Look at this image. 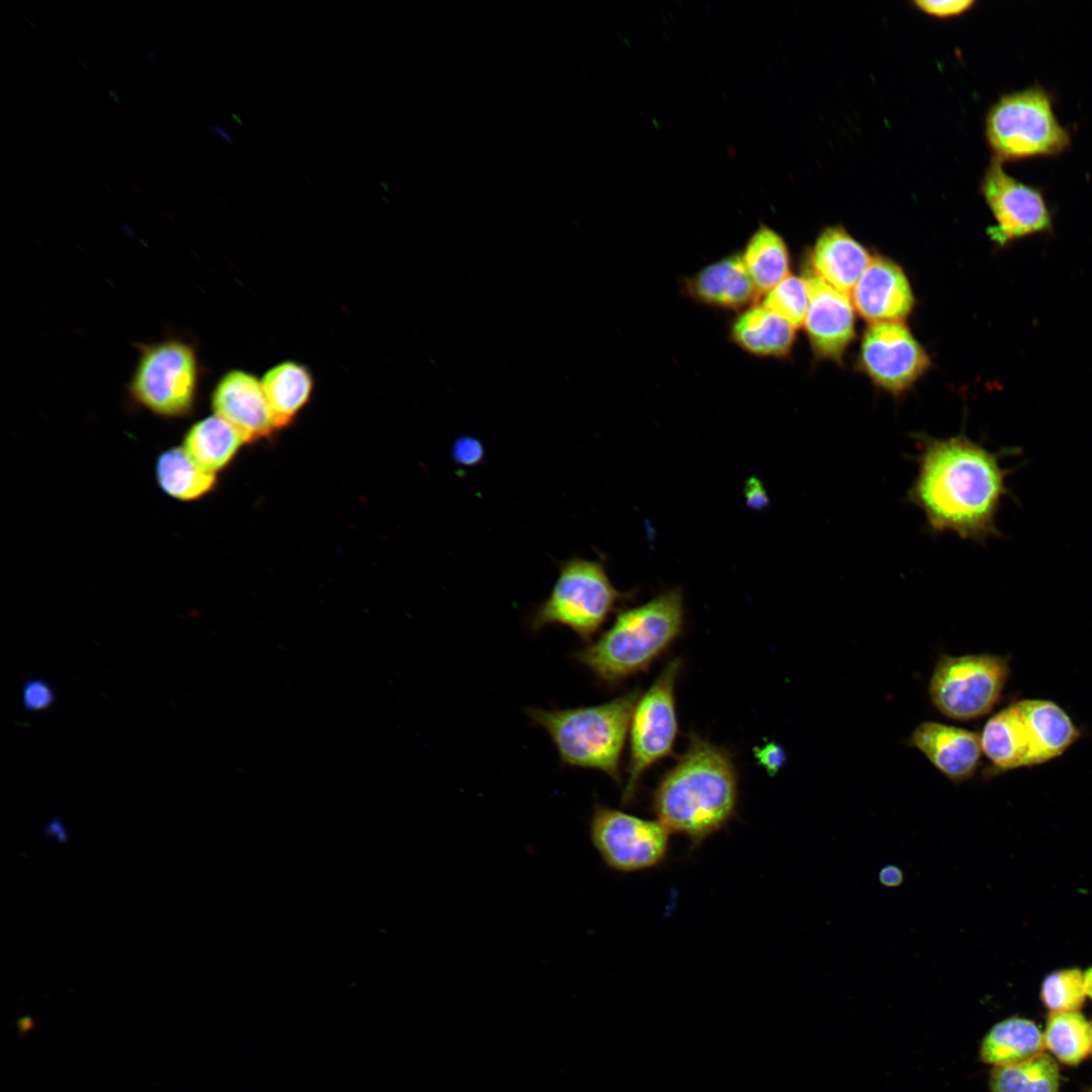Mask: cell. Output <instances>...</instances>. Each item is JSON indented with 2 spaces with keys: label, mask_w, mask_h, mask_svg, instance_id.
<instances>
[{
  "label": "cell",
  "mask_w": 1092,
  "mask_h": 1092,
  "mask_svg": "<svg viewBox=\"0 0 1092 1092\" xmlns=\"http://www.w3.org/2000/svg\"><path fill=\"white\" fill-rule=\"evenodd\" d=\"M52 686L41 677H32L22 684V706L26 712H40L55 703Z\"/></svg>",
  "instance_id": "obj_31"
},
{
  "label": "cell",
  "mask_w": 1092,
  "mask_h": 1092,
  "mask_svg": "<svg viewBox=\"0 0 1092 1092\" xmlns=\"http://www.w3.org/2000/svg\"><path fill=\"white\" fill-rule=\"evenodd\" d=\"M980 736L982 750L992 762L994 771L1038 764L1029 731L1016 703L991 717Z\"/></svg>",
  "instance_id": "obj_19"
},
{
  "label": "cell",
  "mask_w": 1092,
  "mask_h": 1092,
  "mask_svg": "<svg viewBox=\"0 0 1092 1092\" xmlns=\"http://www.w3.org/2000/svg\"><path fill=\"white\" fill-rule=\"evenodd\" d=\"M1043 1041L1060 1062L1076 1066L1091 1053L1090 1022L1079 1011L1050 1012Z\"/></svg>",
  "instance_id": "obj_28"
},
{
  "label": "cell",
  "mask_w": 1092,
  "mask_h": 1092,
  "mask_svg": "<svg viewBox=\"0 0 1092 1092\" xmlns=\"http://www.w3.org/2000/svg\"><path fill=\"white\" fill-rule=\"evenodd\" d=\"M199 365L195 350L180 339L140 347L128 391L132 400L165 419L192 413L197 398Z\"/></svg>",
  "instance_id": "obj_7"
},
{
  "label": "cell",
  "mask_w": 1092,
  "mask_h": 1092,
  "mask_svg": "<svg viewBox=\"0 0 1092 1092\" xmlns=\"http://www.w3.org/2000/svg\"><path fill=\"white\" fill-rule=\"evenodd\" d=\"M211 405L214 415L230 423L246 442L276 429L261 380L248 372L225 373L212 391Z\"/></svg>",
  "instance_id": "obj_15"
},
{
  "label": "cell",
  "mask_w": 1092,
  "mask_h": 1092,
  "mask_svg": "<svg viewBox=\"0 0 1092 1092\" xmlns=\"http://www.w3.org/2000/svg\"><path fill=\"white\" fill-rule=\"evenodd\" d=\"M809 306L804 326L815 355L839 361L854 336L850 297L818 276L807 278Z\"/></svg>",
  "instance_id": "obj_13"
},
{
  "label": "cell",
  "mask_w": 1092,
  "mask_h": 1092,
  "mask_svg": "<svg viewBox=\"0 0 1092 1092\" xmlns=\"http://www.w3.org/2000/svg\"><path fill=\"white\" fill-rule=\"evenodd\" d=\"M871 260L869 252L841 226L823 230L811 254L815 275L849 297Z\"/></svg>",
  "instance_id": "obj_18"
},
{
  "label": "cell",
  "mask_w": 1092,
  "mask_h": 1092,
  "mask_svg": "<svg viewBox=\"0 0 1092 1092\" xmlns=\"http://www.w3.org/2000/svg\"><path fill=\"white\" fill-rule=\"evenodd\" d=\"M482 457L483 447L477 439L461 437L455 442L453 458L456 462L470 466L478 463Z\"/></svg>",
  "instance_id": "obj_34"
},
{
  "label": "cell",
  "mask_w": 1092,
  "mask_h": 1092,
  "mask_svg": "<svg viewBox=\"0 0 1092 1092\" xmlns=\"http://www.w3.org/2000/svg\"><path fill=\"white\" fill-rule=\"evenodd\" d=\"M981 191L996 221L988 231L995 243L1004 246L1051 231L1053 217L1041 191L1010 176L995 158L982 179Z\"/></svg>",
  "instance_id": "obj_11"
},
{
  "label": "cell",
  "mask_w": 1092,
  "mask_h": 1092,
  "mask_svg": "<svg viewBox=\"0 0 1092 1092\" xmlns=\"http://www.w3.org/2000/svg\"><path fill=\"white\" fill-rule=\"evenodd\" d=\"M850 298L857 312L868 322L900 323L910 313L914 297L908 279L893 261L872 258L854 285Z\"/></svg>",
  "instance_id": "obj_14"
},
{
  "label": "cell",
  "mask_w": 1092,
  "mask_h": 1092,
  "mask_svg": "<svg viewBox=\"0 0 1092 1092\" xmlns=\"http://www.w3.org/2000/svg\"><path fill=\"white\" fill-rule=\"evenodd\" d=\"M1084 973L1078 968L1057 970L1042 981L1040 998L1050 1012L1079 1011L1086 998Z\"/></svg>",
  "instance_id": "obj_29"
},
{
  "label": "cell",
  "mask_w": 1092,
  "mask_h": 1092,
  "mask_svg": "<svg viewBox=\"0 0 1092 1092\" xmlns=\"http://www.w3.org/2000/svg\"><path fill=\"white\" fill-rule=\"evenodd\" d=\"M680 589L666 590L649 602L619 613L599 639L572 657L605 685L614 686L643 671L680 635Z\"/></svg>",
  "instance_id": "obj_3"
},
{
  "label": "cell",
  "mask_w": 1092,
  "mask_h": 1092,
  "mask_svg": "<svg viewBox=\"0 0 1092 1092\" xmlns=\"http://www.w3.org/2000/svg\"><path fill=\"white\" fill-rule=\"evenodd\" d=\"M669 832L656 820H647L596 803L589 837L605 864L620 873H634L662 863L668 852Z\"/></svg>",
  "instance_id": "obj_10"
},
{
  "label": "cell",
  "mask_w": 1092,
  "mask_h": 1092,
  "mask_svg": "<svg viewBox=\"0 0 1092 1092\" xmlns=\"http://www.w3.org/2000/svg\"><path fill=\"white\" fill-rule=\"evenodd\" d=\"M1090 1092H1092V1088H1091Z\"/></svg>",
  "instance_id": "obj_43"
},
{
  "label": "cell",
  "mask_w": 1092,
  "mask_h": 1092,
  "mask_svg": "<svg viewBox=\"0 0 1092 1092\" xmlns=\"http://www.w3.org/2000/svg\"><path fill=\"white\" fill-rule=\"evenodd\" d=\"M146 57H147V58H148L149 60H151V61H153V62H156V54H155V52H153V51H148V52H146Z\"/></svg>",
  "instance_id": "obj_41"
},
{
  "label": "cell",
  "mask_w": 1092,
  "mask_h": 1092,
  "mask_svg": "<svg viewBox=\"0 0 1092 1092\" xmlns=\"http://www.w3.org/2000/svg\"><path fill=\"white\" fill-rule=\"evenodd\" d=\"M1043 1034L1026 1018L1009 1017L994 1024L981 1040L980 1060L993 1067L1018 1064L1042 1053Z\"/></svg>",
  "instance_id": "obj_22"
},
{
  "label": "cell",
  "mask_w": 1092,
  "mask_h": 1092,
  "mask_svg": "<svg viewBox=\"0 0 1092 1092\" xmlns=\"http://www.w3.org/2000/svg\"><path fill=\"white\" fill-rule=\"evenodd\" d=\"M623 599L603 563L572 557L560 564L549 596L535 609L529 625L533 631L564 626L588 642Z\"/></svg>",
  "instance_id": "obj_6"
},
{
  "label": "cell",
  "mask_w": 1092,
  "mask_h": 1092,
  "mask_svg": "<svg viewBox=\"0 0 1092 1092\" xmlns=\"http://www.w3.org/2000/svg\"><path fill=\"white\" fill-rule=\"evenodd\" d=\"M276 429L290 423L307 402L312 378L307 369L287 361L273 366L261 379Z\"/></svg>",
  "instance_id": "obj_24"
},
{
  "label": "cell",
  "mask_w": 1092,
  "mask_h": 1092,
  "mask_svg": "<svg viewBox=\"0 0 1092 1092\" xmlns=\"http://www.w3.org/2000/svg\"><path fill=\"white\" fill-rule=\"evenodd\" d=\"M753 754L759 765L774 777L786 762L784 748L776 742H767L763 746L753 748Z\"/></svg>",
  "instance_id": "obj_33"
},
{
  "label": "cell",
  "mask_w": 1092,
  "mask_h": 1092,
  "mask_svg": "<svg viewBox=\"0 0 1092 1092\" xmlns=\"http://www.w3.org/2000/svg\"><path fill=\"white\" fill-rule=\"evenodd\" d=\"M681 665L678 657L668 661L636 703L630 723L624 805L634 800L645 771L672 751L678 729L674 688Z\"/></svg>",
  "instance_id": "obj_9"
},
{
  "label": "cell",
  "mask_w": 1092,
  "mask_h": 1092,
  "mask_svg": "<svg viewBox=\"0 0 1092 1092\" xmlns=\"http://www.w3.org/2000/svg\"><path fill=\"white\" fill-rule=\"evenodd\" d=\"M46 832L47 833H54V834L60 833L63 838L65 837L64 828H63L62 823L60 822L59 818H57V817H55L50 822V824L46 827Z\"/></svg>",
  "instance_id": "obj_38"
},
{
  "label": "cell",
  "mask_w": 1092,
  "mask_h": 1092,
  "mask_svg": "<svg viewBox=\"0 0 1092 1092\" xmlns=\"http://www.w3.org/2000/svg\"><path fill=\"white\" fill-rule=\"evenodd\" d=\"M991 1092H1059L1057 1063L1045 1053L1014 1065L993 1067L989 1075Z\"/></svg>",
  "instance_id": "obj_27"
},
{
  "label": "cell",
  "mask_w": 1092,
  "mask_h": 1092,
  "mask_svg": "<svg viewBox=\"0 0 1092 1092\" xmlns=\"http://www.w3.org/2000/svg\"><path fill=\"white\" fill-rule=\"evenodd\" d=\"M860 362L872 380L893 394L911 387L930 364L924 349L901 323L871 325L862 338Z\"/></svg>",
  "instance_id": "obj_12"
},
{
  "label": "cell",
  "mask_w": 1092,
  "mask_h": 1092,
  "mask_svg": "<svg viewBox=\"0 0 1092 1092\" xmlns=\"http://www.w3.org/2000/svg\"><path fill=\"white\" fill-rule=\"evenodd\" d=\"M916 437L918 468L907 499L921 510L928 528L975 542L997 535L996 517L1008 474L999 455L964 434Z\"/></svg>",
  "instance_id": "obj_1"
},
{
  "label": "cell",
  "mask_w": 1092,
  "mask_h": 1092,
  "mask_svg": "<svg viewBox=\"0 0 1092 1092\" xmlns=\"http://www.w3.org/2000/svg\"><path fill=\"white\" fill-rule=\"evenodd\" d=\"M974 3L973 0H917L913 5L927 15L946 18L963 14Z\"/></svg>",
  "instance_id": "obj_32"
},
{
  "label": "cell",
  "mask_w": 1092,
  "mask_h": 1092,
  "mask_svg": "<svg viewBox=\"0 0 1092 1092\" xmlns=\"http://www.w3.org/2000/svg\"><path fill=\"white\" fill-rule=\"evenodd\" d=\"M244 443L243 436L230 423L213 415L188 429L182 447L197 465L215 474L233 460Z\"/></svg>",
  "instance_id": "obj_23"
},
{
  "label": "cell",
  "mask_w": 1092,
  "mask_h": 1092,
  "mask_svg": "<svg viewBox=\"0 0 1092 1092\" xmlns=\"http://www.w3.org/2000/svg\"><path fill=\"white\" fill-rule=\"evenodd\" d=\"M795 328L763 305L743 311L731 327L733 341L759 357H785L793 347Z\"/></svg>",
  "instance_id": "obj_21"
},
{
  "label": "cell",
  "mask_w": 1092,
  "mask_h": 1092,
  "mask_svg": "<svg viewBox=\"0 0 1092 1092\" xmlns=\"http://www.w3.org/2000/svg\"><path fill=\"white\" fill-rule=\"evenodd\" d=\"M742 259L759 293H767L789 276L790 256L783 238L760 225L749 238Z\"/></svg>",
  "instance_id": "obj_26"
},
{
  "label": "cell",
  "mask_w": 1092,
  "mask_h": 1092,
  "mask_svg": "<svg viewBox=\"0 0 1092 1092\" xmlns=\"http://www.w3.org/2000/svg\"><path fill=\"white\" fill-rule=\"evenodd\" d=\"M1084 986L1086 996L1092 1000V967L1084 972Z\"/></svg>",
  "instance_id": "obj_39"
},
{
  "label": "cell",
  "mask_w": 1092,
  "mask_h": 1092,
  "mask_svg": "<svg viewBox=\"0 0 1092 1092\" xmlns=\"http://www.w3.org/2000/svg\"><path fill=\"white\" fill-rule=\"evenodd\" d=\"M33 1026V1022L30 1017H22L18 1021V1028L21 1034L28 1032Z\"/></svg>",
  "instance_id": "obj_40"
},
{
  "label": "cell",
  "mask_w": 1092,
  "mask_h": 1092,
  "mask_svg": "<svg viewBox=\"0 0 1092 1092\" xmlns=\"http://www.w3.org/2000/svg\"><path fill=\"white\" fill-rule=\"evenodd\" d=\"M762 305L795 329L800 328L804 325L809 306L807 279L789 275L766 293Z\"/></svg>",
  "instance_id": "obj_30"
},
{
  "label": "cell",
  "mask_w": 1092,
  "mask_h": 1092,
  "mask_svg": "<svg viewBox=\"0 0 1092 1092\" xmlns=\"http://www.w3.org/2000/svg\"><path fill=\"white\" fill-rule=\"evenodd\" d=\"M640 696L635 689L600 705L528 708L526 713L533 724L548 733L562 763L601 770L620 784L621 755Z\"/></svg>",
  "instance_id": "obj_4"
},
{
  "label": "cell",
  "mask_w": 1092,
  "mask_h": 1092,
  "mask_svg": "<svg viewBox=\"0 0 1092 1092\" xmlns=\"http://www.w3.org/2000/svg\"><path fill=\"white\" fill-rule=\"evenodd\" d=\"M1029 731L1038 764L1061 756L1080 737L1069 715L1056 703L1026 699L1016 702Z\"/></svg>",
  "instance_id": "obj_20"
},
{
  "label": "cell",
  "mask_w": 1092,
  "mask_h": 1092,
  "mask_svg": "<svg viewBox=\"0 0 1092 1092\" xmlns=\"http://www.w3.org/2000/svg\"><path fill=\"white\" fill-rule=\"evenodd\" d=\"M162 491L180 502H192L207 494L215 485L214 473L197 465L183 447L162 452L155 466Z\"/></svg>",
  "instance_id": "obj_25"
},
{
  "label": "cell",
  "mask_w": 1092,
  "mask_h": 1092,
  "mask_svg": "<svg viewBox=\"0 0 1092 1092\" xmlns=\"http://www.w3.org/2000/svg\"><path fill=\"white\" fill-rule=\"evenodd\" d=\"M745 500L748 507L755 510L763 509L768 504L766 491L759 479L749 478L744 486Z\"/></svg>",
  "instance_id": "obj_35"
},
{
  "label": "cell",
  "mask_w": 1092,
  "mask_h": 1092,
  "mask_svg": "<svg viewBox=\"0 0 1092 1092\" xmlns=\"http://www.w3.org/2000/svg\"><path fill=\"white\" fill-rule=\"evenodd\" d=\"M878 879L887 888H898L904 882V872L897 864H886L879 871Z\"/></svg>",
  "instance_id": "obj_36"
},
{
  "label": "cell",
  "mask_w": 1092,
  "mask_h": 1092,
  "mask_svg": "<svg viewBox=\"0 0 1092 1092\" xmlns=\"http://www.w3.org/2000/svg\"><path fill=\"white\" fill-rule=\"evenodd\" d=\"M1009 674L1008 658L994 654L941 655L929 681V697L944 716L968 721L989 713Z\"/></svg>",
  "instance_id": "obj_8"
},
{
  "label": "cell",
  "mask_w": 1092,
  "mask_h": 1092,
  "mask_svg": "<svg viewBox=\"0 0 1092 1092\" xmlns=\"http://www.w3.org/2000/svg\"><path fill=\"white\" fill-rule=\"evenodd\" d=\"M686 286L696 300L726 309L752 306L759 295L739 254L706 266L690 277Z\"/></svg>",
  "instance_id": "obj_17"
},
{
  "label": "cell",
  "mask_w": 1092,
  "mask_h": 1092,
  "mask_svg": "<svg viewBox=\"0 0 1092 1092\" xmlns=\"http://www.w3.org/2000/svg\"><path fill=\"white\" fill-rule=\"evenodd\" d=\"M738 777L730 753L697 734L657 784L651 799L657 821L682 835L691 848L723 829L733 818Z\"/></svg>",
  "instance_id": "obj_2"
},
{
  "label": "cell",
  "mask_w": 1092,
  "mask_h": 1092,
  "mask_svg": "<svg viewBox=\"0 0 1092 1092\" xmlns=\"http://www.w3.org/2000/svg\"><path fill=\"white\" fill-rule=\"evenodd\" d=\"M908 744L921 751L944 777L954 784L970 780L982 755L977 732L926 721L911 733Z\"/></svg>",
  "instance_id": "obj_16"
},
{
  "label": "cell",
  "mask_w": 1092,
  "mask_h": 1092,
  "mask_svg": "<svg viewBox=\"0 0 1092 1092\" xmlns=\"http://www.w3.org/2000/svg\"><path fill=\"white\" fill-rule=\"evenodd\" d=\"M985 129L1000 162L1058 155L1071 141L1054 112L1050 93L1038 85L1002 95L989 109Z\"/></svg>",
  "instance_id": "obj_5"
},
{
  "label": "cell",
  "mask_w": 1092,
  "mask_h": 1092,
  "mask_svg": "<svg viewBox=\"0 0 1092 1092\" xmlns=\"http://www.w3.org/2000/svg\"><path fill=\"white\" fill-rule=\"evenodd\" d=\"M1090 1028H1091V1039H1092V1021L1090 1022ZM1091 1053H1092V1044H1091Z\"/></svg>",
  "instance_id": "obj_42"
},
{
  "label": "cell",
  "mask_w": 1092,
  "mask_h": 1092,
  "mask_svg": "<svg viewBox=\"0 0 1092 1092\" xmlns=\"http://www.w3.org/2000/svg\"><path fill=\"white\" fill-rule=\"evenodd\" d=\"M209 129H210V131L212 133L219 136L222 141L228 142V143H232L231 132L228 129H225L224 127H222L220 125H211L209 127Z\"/></svg>",
  "instance_id": "obj_37"
}]
</instances>
